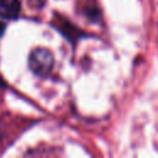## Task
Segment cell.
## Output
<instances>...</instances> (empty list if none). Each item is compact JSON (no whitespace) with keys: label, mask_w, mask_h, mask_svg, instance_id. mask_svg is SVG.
<instances>
[{"label":"cell","mask_w":158,"mask_h":158,"mask_svg":"<svg viewBox=\"0 0 158 158\" xmlns=\"http://www.w3.org/2000/svg\"><path fill=\"white\" fill-rule=\"evenodd\" d=\"M54 65L53 53L47 48H36L28 57L30 69L38 77H46L51 73Z\"/></svg>","instance_id":"1"},{"label":"cell","mask_w":158,"mask_h":158,"mask_svg":"<svg viewBox=\"0 0 158 158\" xmlns=\"http://www.w3.org/2000/svg\"><path fill=\"white\" fill-rule=\"evenodd\" d=\"M4 32H5V25L2 21H0V37L4 35Z\"/></svg>","instance_id":"3"},{"label":"cell","mask_w":158,"mask_h":158,"mask_svg":"<svg viewBox=\"0 0 158 158\" xmlns=\"http://www.w3.org/2000/svg\"><path fill=\"white\" fill-rule=\"evenodd\" d=\"M21 11L19 0H0V16L4 19H16Z\"/></svg>","instance_id":"2"}]
</instances>
